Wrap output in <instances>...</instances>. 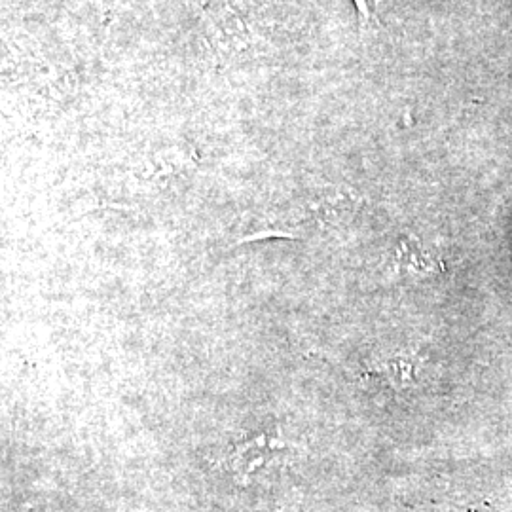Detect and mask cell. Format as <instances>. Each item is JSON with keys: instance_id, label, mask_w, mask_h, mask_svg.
<instances>
[{"instance_id": "6da1fadb", "label": "cell", "mask_w": 512, "mask_h": 512, "mask_svg": "<svg viewBox=\"0 0 512 512\" xmlns=\"http://www.w3.org/2000/svg\"><path fill=\"white\" fill-rule=\"evenodd\" d=\"M279 450H283L281 440L270 437L268 433H260L256 437L236 444L230 450V454L224 458L222 465L234 475L238 482L247 484L251 476L255 475L258 469H262L266 463H270L272 456Z\"/></svg>"}, {"instance_id": "7a4b0ae2", "label": "cell", "mask_w": 512, "mask_h": 512, "mask_svg": "<svg viewBox=\"0 0 512 512\" xmlns=\"http://www.w3.org/2000/svg\"><path fill=\"white\" fill-rule=\"evenodd\" d=\"M357 4H359V8L363 10V16H368V14H370V8H372V0H357Z\"/></svg>"}]
</instances>
